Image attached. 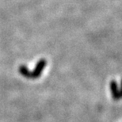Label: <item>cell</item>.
Masks as SVG:
<instances>
[{
    "label": "cell",
    "mask_w": 122,
    "mask_h": 122,
    "mask_svg": "<svg viewBox=\"0 0 122 122\" xmlns=\"http://www.w3.org/2000/svg\"><path fill=\"white\" fill-rule=\"evenodd\" d=\"M46 64H47V61L45 59H41L40 60H38V62L36 64L35 68L31 72V78H33V79H38L41 75V74H42L43 70L45 67Z\"/></svg>",
    "instance_id": "6da1fadb"
},
{
    "label": "cell",
    "mask_w": 122,
    "mask_h": 122,
    "mask_svg": "<svg viewBox=\"0 0 122 122\" xmlns=\"http://www.w3.org/2000/svg\"><path fill=\"white\" fill-rule=\"evenodd\" d=\"M110 90L112 93V96L113 98L116 101H118L119 99L121 97V91L119 90L118 84L115 80H112L110 82Z\"/></svg>",
    "instance_id": "7a4b0ae2"
},
{
    "label": "cell",
    "mask_w": 122,
    "mask_h": 122,
    "mask_svg": "<svg viewBox=\"0 0 122 122\" xmlns=\"http://www.w3.org/2000/svg\"><path fill=\"white\" fill-rule=\"evenodd\" d=\"M19 73L25 78H31V71L25 65H21L18 68Z\"/></svg>",
    "instance_id": "3957f363"
}]
</instances>
